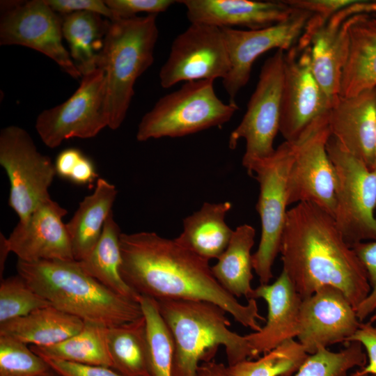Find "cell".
<instances>
[{
    "instance_id": "1",
    "label": "cell",
    "mask_w": 376,
    "mask_h": 376,
    "mask_svg": "<svg viewBox=\"0 0 376 376\" xmlns=\"http://www.w3.org/2000/svg\"><path fill=\"white\" fill-rule=\"evenodd\" d=\"M120 274L141 297L214 304L242 326L260 330L264 321L255 299L246 304L228 293L214 277L209 260L155 232L122 233Z\"/></svg>"
},
{
    "instance_id": "2",
    "label": "cell",
    "mask_w": 376,
    "mask_h": 376,
    "mask_svg": "<svg viewBox=\"0 0 376 376\" xmlns=\"http://www.w3.org/2000/svg\"><path fill=\"white\" fill-rule=\"evenodd\" d=\"M279 253L282 270L301 299L330 286L356 309L370 292L364 267L334 217L313 203H299L288 210Z\"/></svg>"
},
{
    "instance_id": "3",
    "label": "cell",
    "mask_w": 376,
    "mask_h": 376,
    "mask_svg": "<svg viewBox=\"0 0 376 376\" xmlns=\"http://www.w3.org/2000/svg\"><path fill=\"white\" fill-rule=\"evenodd\" d=\"M17 270L52 306L84 322L110 327L143 315L139 302L111 291L88 275L75 260H18Z\"/></svg>"
},
{
    "instance_id": "4",
    "label": "cell",
    "mask_w": 376,
    "mask_h": 376,
    "mask_svg": "<svg viewBox=\"0 0 376 376\" xmlns=\"http://www.w3.org/2000/svg\"><path fill=\"white\" fill-rule=\"evenodd\" d=\"M157 301L174 340L171 376H196L199 362L211 361L221 345L228 365L251 359L246 336L230 329L222 308L203 301Z\"/></svg>"
},
{
    "instance_id": "5",
    "label": "cell",
    "mask_w": 376,
    "mask_h": 376,
    "mask_svg": "<svg viewBox=\"0 0 376 376\" xmlns=\"http://www.w3.org/2000/svg\"><path fill=\"white\" fill-rule=\"evenodd\" d=\"M157 15L111 21L97 63L104 72L105 109L111 130L122 125L136 81L154 62L159 36Z\"/></svg>"
},
{
    "instance_id": "6",
    "label": "cell",
    "mask_w": 376,
    "mask_h": 376,
    "mask_svg": "<svg viewBox=\"0 0 376 376\" xmlns=\"http://www.w3.org/2000/svg\"><path fill=\"white\" fill-rule=\"evenodd\" d=\"M211 79L185 82L162 97L141 118L136 132L139 141L162 137H182L228 122L239 109L217 95Z\"/></svg>"
},
{
    "instance_id": "7",
    "label": "cell",
    "mask_w": 376,
    "mask_h": 376,
    "mask_svg": "<svg viewBox=\"0 0 376 376\" xmlns=\"http://www.w3.org/2000/svg\"><path fill=\"white\" fill-rule=\"evenodd\" d=\"M295 152V142L285 141L271 156L243 164L259 185L256 210L261 235L252 265L260 284H268L273 278V265L280 251L288 205V176Z\"/></svg>"
},
{
    "instance_id": "8",
    "label": "cell",
    "mask_w": 376,
    "mask_h": 376,
    "mask_svg": "<svg viewBox=\"0 0 376 376\" xmlns=\"http://www.w3.org/2000/svg\"><path fill=\"white\" fill-rule=\"evenodd\" d=\"M327 150L336 173L334 219L345 242L376 240V172L330 136Z\"/></svg>"
},
{
    "instance_id": "9",
    "label": "cell",
    "mask_w": 376,
    "mask_h": 376,
    "mask_svg": "<svg viewBox=\"0 0 376 376\" xmlns=\"http://www.w3.org/2000/svg\"><path fill=\"white\" fill-rule=\"evenodd\" d=\"M0 164L9 182V206L24 222L44 201L56 175L51 158L38 151L29 133L17 125L0 132Z\"/></svg>"
},
{
    "instance_id": "10",
    "label": "cell",
    "mask_w": 376,
    "mask_h": 376,
    "mask_svg": "<svg viewBox=\"0 0 376 376\" xmlns=\"http://www.w3.org/2000/svg\"><path fill=\"white\" fill-rule=\"evenodd\" d=\"M284 54L283 50L277 49L264 62L245 114L229 136L230 149H235L240 140H245L242 165L268 157L275 151L274 141L281 120Z\"/></svg>"
},
{
    "instance_id": "11",
    "label": "cell",
    "mask_w": 376,
    "mask_h": 376,
    "mask_svg": "<svg viewBox=\"0 0 376 376\" xmlns=\"http://www.w3.org/2000/svg\"><path fill=\"white\" fill-rule=\"evenodd\" d=\"M0 45H21L53 60L70 77L82 75L63 43V15L45 0L1 1Z\"/></svg>"
},
{
    "instance_id": "12",
    "label": "cell",
    "mask_w": 376,
    "mask_h": 376,
    "mask_svg": "<svg viewBox=\"0 0 376 376\" xmlns=\"http://www.w3.org/2000/svg\"><path fill=\"white\" fill-rule=\"evenodd\" d=\"M328 113L314 122L295 141L294 159L287 183L288 205L311 203L333 217L336 207V173L327 150L331 136Z\"/></svg>"
},
{
    "instance_id": "13",
    "label": "cell",
    "mask_w": 376,
    "mask_h": 376,
    "mask_svg": "<svg viewBox=\"0 0 376 376\" xmlns=\"http://www.w3.org/2000/svg\"><path fill=\"white\" fill-rule=\"evenodd\" d=\"M108 125L104 72L97 68L81 77L79 86L67 100L42 111L35 127L45 146L55 148L71 138L94 137Z\"/></svg>"
},
{
    "instance_id": "14",
    "label": "cell",
    "mask_w": 376,
    "mask_h": 376,
    "mask_svg": "<svg viewBox=\"0 0 376 376\" xmlns=\"http://www.w3.org/2000/svg\"><path fill=\"white\" fill-rule=\"evenodd\" d=\"M230 68L221 28L191 23L175 37L159 78L162 88H169L181 81L224 79Z\"/></svg>"
},
{
    "instance_id": "15",
    "label": "cell",
    "mask_w": 376,
    "mask_h": 376,
    "mask_svg": "<svg viewBox=\"0 0 376 376\" xmlns=\"http://www.w3.org/2000/svg\"><path fill=\"white\" fill-rule=\"evenodd\" d=\"M312 15L308 11L295 9L285 20L260 29L221 28L230 63L228 75L222 79L229 102H235L236 95L249 81L254 61L272 49L286 52L295 46Z\"/></svg>"
},
{
    "instance_id": "16",
    "label": "cell",
    "mask_w": 376,
    "mask_h": 376,
    "mask_svg": "<svg viewBox=\"0 0 376 376\" xmlns=\"http://www.w3.org/2000/svg\"><path fill=\"white\" fill-rule=\"evenodd\" d=\"M331 104L313 72L309 47L286 51L279 127L285 141H297Z\"/></svg>"
},
{
    "instance_id": "17",
    "label": "cell",
    "mask_w": 376,
    "mask_h": 376,
    "mask_svg": "<svg viewBox=\"0 0 376 376\" xmlns=\"http://www.w3.org/2000/svg\"><path fill=\"white\" fill-rule=\"evenodd\" d=\"M361 322L343 292L327 286L301 300L297 338L311 354L320 347L348 343Z\"/></svg>"
},
{
    "instance_id": "18",
    "label": "cell",
    "mask_w": 376,
    "mask_h": 376,
    "mask_svg": "<svg viewBox=\"0 0 376 376\" xmlns=\"http://www.w3.org/2000/svg\"><path fill=\"white\" fill-rule=\"evenodd\" d=\"M376 13V2L356 0L334 14L306 41L313 72L327 97L338 96L343 67L349 50V28L352 17L359 14Z\"/></svg>"
},
{
    "instance_id": "19",
    "label": "cell",
    "mask_w": 376,
    "mask_h": 376,
    "mask_svg": "<svg viewBox=\"0 0 376 376\" xmlns=\"http://www.w3.org/2000/svg\"><path fill=\"white\" fill-rule=\"evenodd\" d=\"M67 213L51 198L42 203L26 221H19L7 237L10 252L26 263L75 260L70 237L63 222Z\"/></svg>"
},
{
    "instance_id": "20",
    "label": "cell",
    "mask_w": 376,
    "mask_h": 376,
    "mask_svg": "<svg viewBox=\"0 0 376 376\" xmlns=\"http://www.w3.org/2000/svg\"><path fill=\"white\" fill-rule=\"evenodd\" d=\"M258 298L267 303V316L260 331L245 335L251 359L295 339L299 332L302 299L284 271L272 283L260 284L254 289L253 299Z\"/></svg>"
},
{
    "instance_id": "21",
    "label": "cell",
    "mask_w": 376,
    "mask_h": 376,
    "mask_svg": "<svg viewBox=\"0 0 376 376\" xmlns=\"http://www.w3.org/2000/svg\"><path fill=\"white\" fill-rule=\"evenodd\" d=\"M333 136L372 170L376 129V88L347 97L338 96L328 113Z\"/></svg>"
},
{
    "instance_id": "22",
    "label": "cell",
    "mask_w": 376,
    "mask_h": 376,
    "mask_svg": "<svg viewBox=\"0 0 376 376\" xmlns=\"http://www.w3.org/2000/svg\"><path fill=\"white\" fill-rule=\"evenodd\" d=\"M191 23L219 28L244 26L249 30L268 27L288 19L295 10L284 1L182 0Z\"/></svg>"
},
{
    "instance_id": "23",
    "label": "cell",
    "mask_w": 376,
    "mask_h": 376,
    "mask_svg": "<svg viewBox=\"0 0 376 376\" xmlns=\"http://www.w3.org/2000/svg\"><path fill=\"white\" fill-rule=\"evenodd\" d=\"M349 37L338 94L343 97L376 88V17L366 13L354 15Z\"/></svg>"
},
{
    "instance_id": "24",
    "label": "cell",
    "mask_w": 376,
    "mask_h": 376,
    "mask_svg": "<svg viewBox=\"0 0 376 376\" xmlns=\"http://www.w3.org/2000/svg\"><path fill=\"white\" fill-rule=\"evenodd\" d=\"M228 201L204 203L201 207L183 219V229L175 240L210 261L225 251L233 230L225 221L231 208Z\"/></svg>"
},
{
    "instance_id": "25",
    "label": "cell",
    "mask_w": 376,
    "mask_h": 376,
    "mask_svg": "<svg viewBox=\"0 0 376 376\" xmlns=\"http://www.w3.org/2000/svg\"><path fill=\"white\" fill-rule=\"evenodd\" d=\"M117 193L114 185L98 178L93 192L83 199L66 223L75 260L86 258L96 246L104 223L112 212Z\"/></svg>"
},
{
    "instance_id": "26",
    "label": "cell",
    "mask_w": 376,
    "mask_h": 376,
    "mask_svg": "<svg viewBox=\"0 0 376 376\" xmlns=\"http://www.w3.org/2000/svg\"><path fill=\"white\" fill-rule=\"evenodd\" d=\"M84 321L50 305L0 324V336L29 345L49 346L79 331Z\"/></svg>"
},
{
    "instance_id": "27",
    "label": "cell",
    "mask_w": 376,
    "mask_h": 376,
    "mask_svg": "<svg viewBox=\"0 0 376 376\" xmlns=\"http://www.w3.org/2000/svg\"><path fill=\"white\" fill-rule=\"evenodd\" d=\"M63 36L70 57L83 76L97 68L100 55L111 21L93 12L63 15Z\"/></svg>"
},
{
    "instance_id": "28",
    "label": "cell",
    "mask_w": 376,
    "mask_h": 376,
    "mask_svg": "<svg viewBox=\"0 0 376 376\" xmlns=\"http://www.w3.org/2000/svg\"><path fill=\"white\" fill-rule=\"evenodd\" d=\"M256 230L249 224L237 226L233 232L225 251L212 267V273L220 285L235 297L253 299L251 287L252 247L255 243Z\"/></svg>"
},
{
    "instance_id": "29",
    "label": "cell",
    "mask_w": 376,
    "mask_h": 376,
    "mask_svg": "<svg viewBox=\"0 0 376 376\" xmlns=\"http://www.w3.org/2000/svg\"><path fill=\"white\" fill-rule=\"evenodd\" d=\"M121 233L112 211L104 223L96 246L86 258L78 262L88 275L111 291L125 298L139 302L141 296L125 283L120 274Z\"/></svg>"
},
{
    "instance_id": "30",
    "label": "cell",
    "mask_w": 376,
    "mask_h": 376,
    "mask_svg": "<svg viewBox=\"0 0 376 376\" xmlns=\"http://www.w3.org/2000/svg\"><path fill=\"white\" fill-rule=\"evenodd\" d=\"M107 330L106 326L84 322L79 331L60 343L45 347H29L42 358L111 368Z\"/></svg>"
},
{
    "instance_id": "31",
    "label": "cell",
    "mask_w": 376,
    "mask_h": 376,
    "mask_svg": "<svg viewBox=\"0 0 376 376\" xmlns=\"http://www.w3.org/2000/svg\"><path fill=\"white\" fill-rule=\"evenodd\" d=\"M107 347L111 368L125 376H152L148 360L143 315L108 327Z\"/></svg>"
},
{
    "instance_id": "32",
    "label": "cell",
    "mask_w": 376,
    "mask_h": 376,
    "mask_svg": "<svg viewBox=\"0 0 376 376\" xmlns=\"http://www.w3.org/2000/svg\"><path fill=\"white\" fill-rule=\"evenodd\" d=\"M139 304L146 321L148 360L152 376H171L174 340L162 318L157 301L141 297Z\"/></svg>"
},
{
    "instance_id": "33",
    "label": "cell",
    "mask_w": 376,
    "mask_h": 376,
    "mask_svg": "<svg viewBox=\"0 0 376 376\" xmlns=\"http://www.w3.org/2000/svg\"><path fill=\"white\" fill-rule=\"evenodd\" d=\"M308 355L298 340H289L257 360L226 366V376H290Z\"/></svg>"
},
{
    "instance_id": "34",
    "label": "cell",
    "mask_w": 376,
    "mask_h": 376,
    "mask_svg": "<svg viewBox=\"0 0 376 376\" xmlns=\"http://www.w3.org/2000/svg\"><path fill=\"white\" fill-rule=\"evenodd\" d=\"M345 347L333 352L320 347L308 354L298 370L290 376H347L355 367L363 368L367 363V355L362 345L358 342L347 343Z\"/></svg>"
},
{
    "instance_id": "35",
    "label": "cell",
    "mask_w": 376,
    "mask_h": 376,
    "mask_svg": "<svg viewBox=\"0 0 376 376\" xmlns=\"http://www.w3.org/2000/svg\"><path fill=\"white\" fill-rule=\"evenodd\" d=\"M50 305L47 300L38 294L18 274L1 279L0 324Z\"/></svg>"
},
{
    "instance_id": "36",
    "label": "cell",
    "mask_w": 376,
    "mask_h": 376,
    "mask_svg": "<svg viewBox=\"0 0 376 376\" xmlns=\"http://www.w3.org/2000/svg\"><path fill=\"white\" fill-rule=\"evenodd\" d=\"M50 370L27 344L0 336V376H39Z\"/></svg>"
},
{
    "instance_id": "37",
    "label": "cell",
    "mask_w": 376,
    "mask_h": 376,
    "mask_svg": "<svg viewBox=\"0 0 376 376\" xmlns=\"http://www.w3.org/2000/svg\"><path fill=\"white\" fill-rule=\"evenodd\" d=\"M352 248L364 267L370 285L369 295L355 309L363 322L376 310V240L359 242Z\"/></svg>"
},
{
    "instance_id": "38",
    "label": "cell",
    "mask_w": 376,
    "mask_h": 376,
    "mask_svg": "<svg viewBox=\"0 0 376 376\" xmlns=\"http://www.w3.org/2000/svg\"><path fill=\"white\" fill-rule=\"evenodd\" d=\"M107 6L112 13L113 19H130L137 17L136 14L146 13L148 15L166 11L178 1L173 0H106Z\"/></svg>"
},
{
    "instance_id": "39",
    "label": "cell",
    "mask_w": 376,
    "mask_h": 376,
    "mask_svg": "<svg viewBox=\"0 0 376 376\" xmlns=\"http://www.w3.org/2000/svg\"><path fill=\"white\" fill-rule=\"evenodd\" d=\"M356 0H284L288 6L297 10L310 12L322 23H325L334 14Z\"/></svg>"
},
{
    "instance_id": "40",
    "label": "cell",
    "mask_w": 376,
    "mask_h": 376,
    "mask_svg": "<svg viewBox=\"0 0 376 376\" xmlns=\"http://www.w3.org/2000/svg\"><path fill=\"white\" fill-rule=\"evenodd\" d=\"M56 13L66 15L77 12L88 11L98 13L113 21L111 11L102 0H45Z\"/></svg>"
},
{
    "instance_id": "41",
    "label": "cell",
    "mask_w": 376,
    "mask_h": 376,
    "mask_svg": "<svg viewBox=\"0 0 376 376\" xmlns=\"http://www.w3.org/2000/svg\"><path fill=\"white\" fill-rule=\"evenodd\" d=\"M42 359L54 371L61 376H125L107 366L84 365L54 359Z\"/></svg>"
},
{
    "instance_id": "42",
    "label": "cell",
    "mask_w": 376,
    "mask_h": 376,
    "mask_svg": "<svg viewBox=\"0 0 376 376\" xmlns=\"http://www.w3.org/2000/svg\"><path fill=\"white\" fill-rule=\"evenodd\" d=\"M358 342L362 345L367 355V363L362 368L368 375H376V326L370 322H361L349 342ZM348 342V343H349Z\"/></svg>"
},
{
    "instance_id": "43",
    "label": "cell",
    "mask_w": 376,
    "mask_h": 376,
    "mask_svg": "<svg viewBox=\"0 0 376 376\" xmlns=\"http://www.w3.org/2000/svg\"><path fill=\"white\" fill-rule=\"evenodd\" d=\"M84 153L75 148H69L62 150L56 157L54 165L56 175L68 180L75 166Z\"/></svg>"
},
{
    "instance_id": "44",
    "label": "cell",
    "mask_w": 376,
    "mask_h": 376,
    "mask_svg": "<svg viewBox=\"0 0 376 376\" xmlns=\"http://www.w3.org/2000/svg\"><path fill=\"white\" fill-rule=\"evenodd\" d=\"M97 177L94 164L84 154L72 169L68 180L77 185H84L93 182Z\"/></svg>"
},
{
    "instance_id": "45",
    "label": "cell",
    "mask_w": 376,
    "mask_h": 376,
    "mask_svg": "<svg viewBox=\"0 0 376 376\" xmlns=\"http://www.w3.org/2000/svg\"><path fill=\"white\" fill-rule=\"evenodd\" d=\"M196 376H226V366L214 361H205L199 365Z\"/></svg>"
},
{
    "instance_id": "46",
    "label": "cell",
    "mask_w": 376,
    "mask_h": 376,
    "mask_svg": "<svg viewBox=\"0 0 376 376\" xmlns=\"http://www.w3.org/2000/svg\"><path fill=\"white\" fill-rule=\"evenodd\" d=\"M10 252L7 241V237L1 233L0 234V276L2 279V273L4 270L5 263L8 253Z\"/></svg>"
},
{
    "instance_id": "47",
    "label": "cell",
    "mask_w": 376,
    "mask_h": 376,
    "mask_svg": "<svg viewBox=\"0 0 376 376\" xmlns=\"http://www.w3.org/2000/svg\"><path fill=\"white\" fill-rule=\"evenodd\" d=\"M372 170L376 172V129H375V134L374 153H373V162L372 164Z\"/></svg>"
},
{
    "instance_id": "48",
    "label": "cell",
    "mask_w": 376,
    "mask_h": 376,
    "mask_svg": "<svg viewBox=\"0 0 376 376\" xmlns=\"http://www.w3.org/2000/svg\"><path fill=\"white\" fill-rule=\"evenodd\" d=\"M369 375H370L364 372L361 368L356 370L351 376H369Z\"/></svg>"
},
{
    "instance_id": "49",
    "label": "cell",
    "mask_w": 376,
    "mask_h": 376,
    "mask_svg": "<svg viewBox=\"0 0 376 376\" xmlns=\"http://www.w3.org/2000/svg\"><path fill=\"white\" fill-rule=\"evenodd\" d=\"M39 376H61L60 375H58V373H56L55 371H54L52 368L49 371H48L47 373L43 374V375H39Z\"/></svg>"
},
{
    "instance_id": "50",
    "label": "cell",
    "mask_w": 376,
    "mask_h": 376,
    "mask_svg": "<svg viewBox=\"0 0 376 376\" xmlns=\"http://www.w3.org/2000/svg\"><path fill=\"white\" fill-rule=\"evenodd\" d=\"M369 322L374 323L376 322V310L374 313L370 316Z\"/></svg>"
},
{
    "instance_id": "51",
    "label": "cell",
    "mask_w": 376,
    "mask_h": 376,
    "mask_svg": "<svg viewBox=\"0 0 376 376\" xmlns=\"http://www.w3.org/2000/svg\"><path fill=\"white\" fill-rule=\"evenodd\" d=\"M369 376H376V375H370Z\"/></svg>"
}]
</instances>
